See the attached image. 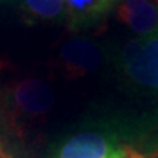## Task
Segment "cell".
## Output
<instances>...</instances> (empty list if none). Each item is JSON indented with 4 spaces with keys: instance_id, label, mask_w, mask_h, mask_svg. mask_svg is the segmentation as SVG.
Instances as JSON below:
<instances>
[{
    "instance_id": "cell-4",
    "label": "cell",
    "mask_w": 158,
    "mask_h": 158,
    "mask_svg": "<svg viewBox=\"0 0 158 158\" xmlns=\"http://www.w3.org/2000/svg\"><path fill=\"white\" fill-rule=\"evenodd\" d=\"M104 51L89 40H69L62 45L57 56L59 68L68 79H78L92 73L101 66Z\"/></svg>"
},
{
    "instance_id": "cell-8",
    "label": "cell",
    "mask_w": 158,
    "mask_h": 158,
    "mask_svg": "<svg viewBox=\"0 0 158 158\" xmlns=\"http://www.w3.org/2000/svg\"><path fill=\"white\" fill-rule=\"evenodd\" d=\"M129 135L135 145L133 149L142 158H158V110L143 122L133 124Z\"/></svg>"
},
{
    "instance_id": "cell-6",
    "label": "cell",
    "mask_w": 158,
    "mask_h": 158,
    "mask_svg": "<svg viewBox=\"0 0 158 158\" xmlns=\"http://www.w3.org/2000/svg\"><path fill=\"white\" fill-rule=\"evenodd\" d=\"M120 0H64L66 21L70 29L81 31L102 21Z\"/></svg>"
},
{
    "instance_id": "cell-2",
    "label": "cell",
    "mask_w": 158,
    "mask_h": 158,
    "mask_svg": "<svg viewBox=\"0 0 158 158\" xmlns=\"http://www.w3.org/2000/svg\"><path fill=\"white\" fill-rule=\"evenodd\" d=\"M54 91L40 78H25L12 82L3 92V104L15 122H35L45 117L54 104Z\"/></svg>"
},
{
    "instance_id": "cell-11",
    "label": "cell",
    "mask_w": 158,
    "mask_h": 158,
    "mask_svg": "<svg viewBox=\"0 0 158 158\" xmlns=\"http://www.w3.org/2000/svg\"><path fill=\"white\" fill-rule=\"evenodd\" d=\"M154 2H157V3H158V0H154Z\"/></svg>"
},
{
    "instance_id": "cell-5",
    "label": "cell",
    "mask_w": 158,
    "mask_h": 158,
    "mask_svg": "<svg viewBox=\"0 0 158 158\" xmlns=\"http://www.w3.org/2000/svg\"><path fill=\"white\" fill-rule=\"evenodd\" d=\"M116 18L138 37H147L158 31V3L154 0H120L116 6Z\"/></svg>"
},
{
    "instance_id": "cell-3",
    "label": "cell",
    "mask_w": 158,
    "mask_h": 158,
    "mask_svg": "<svg viewBox=\"0 0 158 158\" xmlns=\"http://www.w3.org/2000/svg\"><path fill=\"white\" fill-rule=\"evenodd\" d=\"M56 158H142L133 148L123 147L111 132L82 130L68 138Z\"/></svg>"
},
{
    "instance_id": "cell-1",
    "label": "cell",
    "mask_w": 158,
    "mask_h": 158,
    "mask_svg": "<svg viewBox=\"0 0 158 158\" xmlns=\"http://www.w3.org/2000/svg\"><path fill=\"white\" fill-rule=\"evenodd\" d=\"M116 64L130 86L158 97V31L130 40L117 54Z\"/></svg>"
},
{
    "instance_id": "cell-7",
    "label": "cell",
    "mask_w": 158,
    "mask_h": 158,
    "mask_svg": "<svg viewBox=\"0 0 158 158\" xmlns=\"http://www.w3.org/2000/svg\"><path fill=\"white\" fill-rule=\"evenodd\" d=\"M19 13L25 23H56L66 19L64 0H19Z\"/></svg>"
},
{
    "instance_id": "cell-10",
    "label": "cell",
    "mask_w": 158,
    "mask_h": 158,
    "mask_svg": "<svg viewBox=\"0 0 158 158\" xmlns=\"http://www.w3.org/2000/svg\"><path fill=\"white\" fill-rule=\"evenodd\" d=\"M0 2H5V3H7V2H15V0H0Z\"/></svg>"
},
{
    "instance_id": "cell-9",
    "label": "cell",
    "mask_w": 158,
    "mask_h": 158,
    "mask_svg": "<svg viewBox=\"0 0 158 158\" xmlns=\"http://www.w3.org/2000/svg\"><path fill=\"white\" fill-rule=\"evenodd\" d=\"M0 158H9L5 151V148H3V145H2V141H0Z\"/></svg>"
}]
</instances>
